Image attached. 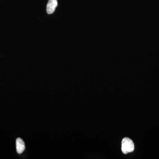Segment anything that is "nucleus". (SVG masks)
I'll return each instance as SVG.
<instances>
[{"mask_svg": "<svg viewBox=\"0 0 159 159\" xmlns=\"http://www.w3.org/2000/svg\"><path fill=\"white\" fill-rule=\"evenodd\" d=\"M134 149V145L131 139L128 138H124L122 140V151L123 153L126 154L132 152Z\"/></svg>", "mask_w": 159, "mask_h": 159, "instance_id": "1", "label": "nucleus"}, {"mask_svg": "<svg viewBox=\"0 0 159 159\" xmlns=\"http://www.w3.org/2000/svg\"><path fill=\"white\" fill-rule=\"evenodd\" d=\"M57 6V0H49L47 6V13L48 14L54 13Z\"/></svg>", "mask_w": 159, "mask_h": 159, "instance_id": "2", "label": "nucleus"}, {"mask_svg": "<svg viewBox=\"0 0 159 159\" xmlns=\"http://www.w3.org/2000/svg\"><path fill=\"white\" fill-rule=\"evenodd\" d=\"M16 151L18 154L22 153L25 148V143L20 138H18L16 140Z\"/></svg>", "mask_w": 159, "mask_h": 159, "instance_id": "3", "label": "nucleus"}]
</instances>
